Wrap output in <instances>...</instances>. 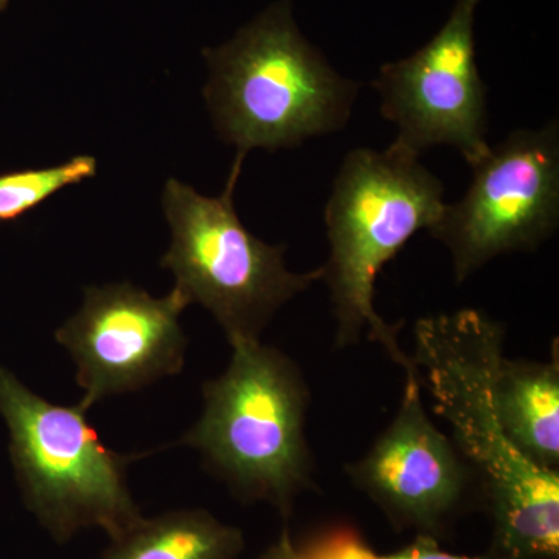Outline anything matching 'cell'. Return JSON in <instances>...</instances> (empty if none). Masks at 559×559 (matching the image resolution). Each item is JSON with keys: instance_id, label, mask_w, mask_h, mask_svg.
<instances>
[{"instance_id": "5b68a950", "label": "cell", "mask_w": 559, "mask_h": 559, "mask_svg": "<svg viewBox=\"0 0 559 559\" xmlns=\"http://www.w3.org/2000/svg\"><path fill=\"white\" fill-rule=\"evenodd\" d=\"M80 404L60 406L36 395L0 366V415L28 509L55 539L83 528L119 538L140 520L128 487V466L142 454L109 450Z\"/></svg>"}, {"instance_id": "7a4b0ae2", "label": "cell", "mask_w": 559, "mask_h": 559, "mask_svg": "<svg viewBox=\"0 0 559 559\" xmlns=\"http://www.w3.org/2000/svg\"><path fill=\"white\" fill-rule=\"evenodd\" d=\"M443 182L417 154L392 143L388 150L349 151L325 205L329 260L322 282L336 320V348L367 340L381 345L406 377L414 362L400 347L401 323H389L374 307L382 267L418 230H430L447 202Z\"/></svg>"}, {"instance_id": "8fae6325", "label": "cell", "mask_w": 559, "mask_h": 559, "mask_svg": "<svg viewBox=\"0 0 559 559\" xmlns=\"http://www.w3.org/2000/svg\"><path fill=\"white\" fill-rule=\"evenodd\" d=\"M496 411L516 450L540 469L559 473V349L550 359H500Z\"/></svg>"}, {"instance_id": "4fadbf2b", "label": "cell", "mask_w": 559, "mask_h": 559, "mask_svg": "<svg viewBox=\"0 0 559 559\" xmlns=\"http://www.w3.org/2000/svg\"><path fill=\"white\" fill-rule=\"evenodd\" d=\"M97 160L75 156L55 167L0 175V223H11L50 200L58 191L94 178Z\"/></svg>"}, {"instance_id": "52a82bcc", "label": "cell", "mask_w": 559, "mask_h": 559, "mask_svg": "<svg viewBox=\"0 0 559 559\" xmlns=\"http://www.w3.org/2000/svg\"><path fill=\"white\" fill-rule=\"evenodd\" d=\"M465 197L444 205L429 234L450 250L455 283L489 261L532 252L559 226V124L518 130L471 165Z\"/></svg>"}, {"instance_id": "277c9868", "label": "cell", "mask_w": 559, "mask_h": 559, "mask_svg": "<svg viewBox=\"0 0 559 559\" xmlns=\"http://www.w3.org/2000/svg\"><path fill=\"white\" fill-rule=\"evenodd\" d=\"M230 345L229 366L205 382L201 418L178 444L200 452L205 468L238 498L289 514L301 492L316 489L310 388L282 349L261 340Z\"/></svg>"}, {"instance_id": "3957f363", "label": "cell", "mask_w": 559, "mask_h": 559, "mask_svg": "<svg viewBox=\"0 0 559 559\" xmlns=\"http://www.w3.org/2000/svg\"><path fill=\"white\" fill-rule=\"evenodd\" d=\"M204 57L213 124L241 160L250 150L297 148L344 130L358 98L359 83L331 68L301 35L293 0H278Z\"/></svg>"}, {"instance_id": "ba28073f", "label": "cell", "mask_w": 559, "mask_h": 559, "mask_svg": "<svg viewBox=\"0 0 559 559\" xmlns=\"http://www.w3.org/2000/svg\"><path fill=\"white\" fill-rule=\"evenodd\" d=\"M480 0H457L450 20L409 58L382 66L373 87L382 117L399 130L395 145L421 156L447 145L473 165L489 150L487 84L474 44Z\"/></svg>"}, {"instance_id": "e0dca14e", "label": "cell", "mask_w": 559, "mask_h": 559, "mask_svg": "<svg viewBox=\"0 0 559 559\" xmlns=\"http://www.w3.org/2000/svg\"><path fill=\"white\" fill-rule=\"evenodd\" d=\"M9 5V0H0V11H3Z\"/></svg>"}, {"instance_id": "6da1fadb", "label": "cell", "mask_w": 559, "mask_h": 559, "mask_svg": "<svg viewBox=\"0 0 559 559\" xmlns=\"http://www.w3.org/2000/svg\"><path fill=\"white\" fill-rule=\"evenodd\" d=\"M506 326L463 308L418 319L411 356L433 411L487 498L498 559H558L559 473L540 469L511 443L495 403Z\"/></svg>"}, {"instance_id": "30bf717a", "label": "cell", "mask_w": 559, "mask_h": 559, "mask_svg": "<svg viewBox=\"0 0 559 559\" xmlns=\"http://www.w3.org/2000/svg\"><path fill=\"white\" fill-rule=\"evenodd\" d=\"M421 390L417 371L406 377L395 418L345 471L395 524L430 535L459 510L477 480L450 437L429 418Z\"/></svg>"}, {"instance_id": "9c48e42d", "label": "cell", "mask_w": 559, "mask_h": 559, "mask_svg": "<svg viewBox=\"0 0 559 559\" xmlns=\"http://www.w3.org/2000/svg\"><path fill=\"white\" fill-rule=\"evenodd\" d=\"M189 305L176 288L157 299L132 283L87 286L79 312L55 333L75 362L80 406L179 374L187 348L179 318Z\"/></svg>"}, {"instance_id": "2e32d148", "label": "cell", "mask_w": 559, "mask_h": 559, "mask_svg": "<svg viewBox=\"0 0 559 559\" xmlns=\"http://www.w3.org/2000/svg\"><path fill=\"white\" fill-rule=\"evenodd\" d=\"M260 559H297L296 546L289 539L288 533H283L278 543L274 544L270 550H266V554Z\"/></svg>"}, {"instance_id": "8992f818", "label": "cell", "mask_w": 559, "mask_h": 559, "mask_svg": "<svg viewBox=\"0 0 559 559\" xmlns=\"http://www.w3.org/2000/svg\"><path fill=\"white\" fill-rule=\"evenodd\" d=\"M242 162L235 157L221 197H204L176 179L164 190L173 241L162 267L175 274V288L190 305L212 312L229 344L260 341L283 305L322 282V266L289 271L285 246L261 241L238 218L234 193Z\"/></svg>"}, {"instance_id": "9a60e30c", "label": "cell", "mask_w": 559, "mask_h": 559, "mask_svg": "<svg viewBox=\"0 0 559 559\" xmlns=\"http://www.w3.org/2000/svg\"><path fill=\"white\" fill-rule=\"evenodd\" d=\"M378 559H498L495 555H481V557H465V555H452L441 550L437 540L430 535H419L414 543L395 554Z\"/></svg>"}, {"instance_id": "7c38bea8", "label": "cell", "mask_w": 559, "mask_h": 559, "mask_svg": "<svg viewBox=\"0 0 559 559\" xmlns=\"http://www.w3.org/2000/svg\"><path fill=\"white\" fill-rule=\"evenodd\" d=\"M245 549L240 528L205 510H179L142 518L112 539L102 559H235Z\"/></svg>"}, {"instance_id": "5bb4252c", "label": "cell", "mask_w": 559, "mask_h": 559, "mask_svg": "<svg viewBox=\"0 0 559 559\" xmlns=\"http://www.w3.org/2000/svg\"><path fill=\"white\" fill-rule=\"evenodd\" d=\"M297 559H378V555L359 539L353 532L341 530L323 536L307 549H297Z\"/></svg>"}]
</instances>
